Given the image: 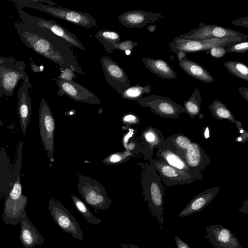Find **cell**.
Here are the masks:
<instances>
[{
	"label": "cell",
	"instance_id": "6da1fadb",
	"mask_svg": "<svg viewBox=\"0 0 248 248\" xmlns=\"http://www.w3.org/2000/svg\"><path fill=\"white\" fill-rule=\"evenodd\" d=\"M141 178L142 195L147 202L149 213L152 218L156 220L159 227L163 229L165 190L161 179L154 167L148 163L143 165Z\"/></svg>",
	"mask_w": 248,
	"mask_h": 248
},
{
	"label": "cell",
	"instance_id": "7a4b0ae2",
	"mask_svg": "<svg viewBox=\"0 0 248 248\" xmlns=\"http://www.w3.org/2000/svg\"><path fill=\"white\" fill-rule=\"evenodd\" d=\"M23 142L20 141L17 147V157L14 165L17 178L8 195L4 199L2 219L6 224L16 226L20 223L26 212L27 197L22 193L21 168Z\"/></svg>",
	"mask_w": 248,
	"mask_h": 248
},
{
	"label": "cell",
	"instance_id": "3957f363",
	"mask_svg": "<svg viewBox=\"0 0 248 248\" xmlns=\"http://www.w3.org/2000/svg\"><path fill=\"white\" fill-rule=\"evenodd\" d=\"M78 188L86 203L95 210H106L111 204L105 187L96 180L79 175Z\"/></svg>",
	"mask_w": 248,
	"mask_h": 248
},
{
	"label": "cell",
	"instance_id": "277c9868",
	"mask_svg": "<svg viewBox=\"0 0 248 248\" xmlns=\"http://www.w3.org/2000/svg\"><path fill=\"white\" fill-rule=\"evenodd\" d=\"M199 27L176 37L178 38L204 40L211 38L235 39L239 41H248V36L243 33L226 27L204 24L200 22Z\"/></svg>",
	"mask_w": 248,
	"mask_h": 248
},
{
	"label": "cell",
	"instance_id": "5b68a950",
	"mask_svg": "<svg viewBox=\"0 0 248 248\" xmlns=\"http://www.w3.org/2000/svg\"><path fill=\"white\" fill-rule=\"evenodd\" d=\"M48 207L53 220L63 232L70 233L75 239L83 240V232L79 224L60 202L52 198L49 201Z\"/></svg>",
	"mask_w": 248,
	"mask_h": 248
},
{
	"label": "cell",
	"instance_id": "8992f818",
	"mask_svg": "<svg viewBox=\"0 0 248 248\" xmlns=\"http://www.w3.org/2000/svg\"><path fill=\"white\" fill-rule=\"evenodd\" d=\"M136 101L142 107L149 108L155 114L165 118L178 119L181 114L185 112L183 106L160 95L141 96Z\"/></svg>",
	"mask_w": 248,
	"mask_h": 248
},
{
	"label": "cell",
	"instance_id": "52a82bcc",
	"mask_svg": "<svg viewBox=\"0 0 248 248\" xmlns=\"http://www.w3.org/2000/svg\"><path fill=\"white\" fill-rule=\"evenodd\" d=\"M39 124L42 144L50 161L52 162L54 160L55 122L51 109L44 99L42 100L40 105Z\"/></svg>",
	"mask_w": 248,
	"mask_h": 248
},
{
	"label": "cell",
	"instance_id": "ba28073f",
	"mask_svg": "<svg viewBox=\"0 0 248 248\" xmlns=\"http://www.w3.org/2000/svg\"><path fill=\"white\" fill-rule=\"evenodd\" d=\"M241 42L235 39L211 38L192 40L174 38L170 42L169 47L175 53L182 51L186 53L209 50L215 46H222L232 42Z\"/></svg>",
	"mask_w": 248,
	"mask_h": 248
},
{
	"label": "cell",
	"instance_id": "9c48e42d",
	"mask_svg": "<svg viewBox=\"0 0 248 248\" xmlns=\"http://www.w3.org/2000/svg\"><path fill=\"white\" fill-rule=\"evenodd\" d=\"M105 78L109 85L121 94L131 87L130 80L123 68L108 56L100 60Z\"/></svg>",
	"mask_w": 248,
	"mask_h": 248
},
{
	"label": "cell",
	"instance_id": "30bf717a",
	"mask_svg": "<svg viewBox=\"0 0 248 248\" xmlns=\"http://www.w3.org/2000/svg\"><path fill=\"white\" fill-rule=\"evenodd\" d=\"M150 164L167 186L187 184L198 180L189 173L177 169L159 158H155Z\"/></svg>",
	"mask_w": 248,
	"mask_h": 248
},
{
	"label": "cell",
	"instance_id": "8fae6325",
	"mask_svg": "<svg viewBox=\"0 0 248 248\" xmlns=\"http://www.w3.org/2000/svg\"><path fill=\"white\" fill-rule=\"evenodd\" d=\"M56 80L59 88L58 92L59 96L65 94L75 101L91 104L101 103L100 100L92 92L73 80L62 79L58 76Z\"/></svg>",
	"mask_w": 248,
	"mask_h": 248
},
{
	"label": "cell",
	"instance_id": "7c38bea8",
	"mask_svg": "<svg viewBox=\"0 0 248 248\" xmlns=\"http://www.w3.org/2000/svg\"><path fill=\"white\" fill-rule=\"evenodd\" d=\"M43 10L57 17L82 27L91 29L97 26L95 19L89 14L62 7L42 5Z\"/></svg>",
	"mask_w": 248,
	"mask_h": 248
},
{
	"label": "cell",
	"instance_id": "4fadbf2b",
	"mask_svg": "<svg viewBox=\"0 0 248 248\" xmlns=\"http://www.w3.org/2000/svg\"><path fill=\"white\" fill-rule=\"evenodd\" d=\"M205 229V237L215 248H243L237 237L223 226L212 225Z\"/></svg>",
	"mask_w": 248,
	"mask_h": 248
},
{
	"label": "cell",
	"instance_id": "5bb4252c",
	"mask_svg": "<svg viewBox=\"0 0 248 248\" xmlns=\"http://www.w3.org/2000/svg\"><path fill=\"white\" fill-rule=\"evenodd\" d=\"M175 151L176 149L172 142L168 137L166 138L165 145L157 149L155 155L157 158L163 160L170 166L189 173L196 177L198 180H202V174L191 169Z\"/></svg>",
	"mask_w": 248,
	"mask_h": 248
},
{
	"label": "cell",
	"instance_id": "9a60e30c",
	"mask_svg": "<svg viewBox=\"0 0 248 248\" xmlns=\"http://www.w3.org/2000/svg\"><path fill=\"white\" fill-rule=\"evenodd\" d=\"M163 18L160 13H153L143 10H132L119 16V22L129 29H140L149 23H152Z\"/></svg>",
	"mask_w": 248,
	"mask_h": 248
},
{
	"label": "cell",
	"instance_id": "2e32d148",
	"mask_svg": "<svg viewBox=\"0 0 248 248\" xmlns=\"http://www.w3.org/2000/svg\"><path fill=\"white\" fill-rule=\"evenodd\" d=\"M15 166L3 147L0 148V199H5L16 180Z\"/></svg>",
	"mask_w": 248,
	"mask_h": 248
},
{
	"label": "cell",
	"instance_id": "e0dca14e",
	"mask_svg": "<svg viewBox=\"0 0 248 248\" xmlns=\"http://www.w3.org/2000/svg\"><path fill=\"white\" fill-rule=\"evenodd\" d=\"M182 158L191 169L202 173L210 165L211 162L200 144L194 141L185 152Z\"/></svg>",
	"mask_w": 248,
	"mask_h": 248
},
{
	"label": "cell",
	"instance_id": "ac0fdd59",
	"mask_svg": "<svg viewBox=\"0 0 248 248\" xmlns=\"http://www.w3.org/2000/svg\"><path fill=\"white\" fill-rule=\"evenodd\" d=\"M142 151L144 158L152 161L154 150L162 147L166 143V138L162 132L156 128L148 126L142 133Z\"/></svg>",
	"mask_w": 248,
	"mask_h": 248
},
{
	"label": "cell",
	"instance_id": "d6986e66",
	"mask_svg": "<svg viewBox=\"0 0 248 248\" xmlns=\"http://www.w3.org/2000/svg\"><path fill=\"white\" fill-rule=\"evenodd\" d=\"M220 189L216 186L208 188L194 197L179 214V217H186L194 213L201 212L206 207Z\"/></svg>",
	"mask_w": 248,
	"mask_h": 248
},
{
	"label": "cell",
	"instance_id": "ffe728a7",
	"mask_svg": "<svg viewBox=\"0 0 248 248\" xmlns=\"http://www.w3.org/2000/svg\"><path fill=\"white\" fill-rule=\"evenodd\" d=\"M19 238L25 248H33L36 245L41 246L45 239L40 232L29 220L26 212L20 222Z\"/></svg>",
	"mask_w": 248,
	"mask_h": 248
},
{
	"label": "cell",
	"instance_id": "44dd1931",
	"mask_svg": "<svg viewBox=\"0 0 248 248\" xmlns=\"http://www.w3.org/2000/svg\"><path fill=\"white\" fill-rule=\"evenodd\" d=\"M38 25L40 27L47 29L54 34L64 39L72 46L82 50H85L81 42L75 35L54 20L40 19L38 20Z\"/></svg>",
	"mask_w": 248,
	"mask_h": 248
},
{
	"label": "cell",
	"instance_id": "7402d4cb",
	"mask_svg": "<svg viewBox=\"0 0 248 248\" xmlns=\"http://www.w3.org/2000/svg\"><path fill=\"white\" fill-rule=\"evenodd\" d=\"M142 61L147 69L159 78L166 79L177 78L173 69L163 60L143 58Z\"/></svg>",
	"mask_w": 248,
	"mask_h": 248
},
{
	"label": "cell",
	"instance_id": "603a6c76",
	"mask_svg": "<svg viewBox=\"0 0 248 248\" xmlns=\"http://www.w3.org/2000/svg\"><path fill=\"white\" fill-rule=\"evenodd\" d=\"M180 67L191 77L206 83H213L214 79L202 65L187 57L178 62Z\"/></svg>",
	"mask_w": 248,
	"mask_h": 248
},
{
	"label": "cell",
	"instance_id": "cb8c5ba5",
	"mask_svg": "<svg viewBox=\"0 0 248 248\" xmlns=\"http://www.w3.org/2000/svg\"><path fill=\"white\" fill-rule=\"evenodd\" d=\"M208 108L212 116L216 120H227L234 123L236 126L242 124L235 119L226 106L219 100H214L209 105Z\"/></svg>",
	"mask_w": 248,
	"mask_h": 248
},
{
	"label": "cell",
	"instance_id": "d4e9b609",
	"mask_svg": "<svg viewBox=\"0 0 248 248\" xmlns=\"http://www.w3.org/2000/svg\"><path fill=\"white\" fill-rule=\"evenodd\" d=\"M18 114L19 124L23 134L25 135L31 115V106L27 96L23 93L18 102Z\"/></svg>",
	"mask_w": 248,
	"mask_h": 248
},
{
	"label": "cell",
	"instance_id": "484cf974",
	"mask_svg": "<svg viewBox=\"0 0 248 248\" xmlns=\"http://www.w3.org/2000/svg\"><path fill=\"white\" fill-rule=\"evenodd\" d=\"M95 37L103 45L105 51L109 53L113 51V45L121 42L120 34L108 29L99 30L96 32Z\"/></svg>",
	"mask_w": 248,
	"mask_h": 248
},
{
	"label": "cell",
	"instance_id": "4316f807",
	"mask_svg": "<svg viewBox=\"0 0 248 248\" xmlns=\"http://www.w3.org/2000/svg\"><path fill=\"white\" fill-rule=\"evenodd\" d=\"M202 101L200 92L198 88H196L189 98L183 103L185 113L192 118L199 115L201 111Z\"/></svg>",
	"mask_w": 248,
	"mask_h": 248
},
{
	"label": "cell",
	"instance_id": "83f0119b",
	"mask_svg": "<svg viewBox=\"0 0 248 248\" xmlns=\"http://www.w3.org/2000/svg\"><path fill=\"white\" fill-rule=\"evenodd\" d=\"M71 198L76 209L89 224L95 225L100 223L101 219L97 218L91 212L82 201L75 195H71Z\"/></svg>",
	"mask_w": 248,
	"mask_h": 248
},
{
	"label": "cell",
	"instance_id": "f1b7e54d",
	"mask_svg": "<svg viewBox=\"0 0 248 248\" xmlns=\"http://www.w3.org/2000/svg\"><path fill=\"white\" fill-rule=\"evenodd\" d=\"M227 70L235 77L248 81V68L244 63L237 61H227L224 63Z\"/></svg>",
	"mask_w": 248,
	"mask_h": 248
},
{
	"label": "cell",
	"instance_id": "f546056e",
	"mask_svg": "<svg viewBox=\"0 0 248 248\" xmlns=\"http://www.w3.org/2000/svg\"><path fill=\"white\" fill-rule=\"evenodd\" d=\"M151 91V86L150 85H137L126 89L121 94V97L124 99L136 101L144 94L150 93Z\"/></svg>",
	"mask_w": 248,
	"mask_h": 248
},
{
	"label": "cell",
	"instance_id": "4dcf8cb0",
	"mask_svg": "<svg viewBox=\"0 0 248 248\" xmlns=\"http://www.w3.org/2000/svg\"><path fill=\"white\" fill-rule=\"evenodd\" d=\"M168 138L172 142L176 149L175 152L181 157L193 142L188 137L182 133L174 134Z\"/></svg>",
	"mask_w": 248,
	"mask_h": 248
},
{
	"label": "cell",
	"instance_id": "1f68e13d",
	"mask_svg": "<svg viewBox=\"0 0 248 248\" xmlns=\"http://www.w3.org/2000/svg\"><path fill=\"white\" fill-rule=\"evenodd\" d=\"M131 155L130 153H116L107 157L102 161L107 165L122 163L127 160Z\"/></svg>",
	"mask_w": 248,
	"mask_h": 248
},
{
	"label": "cell",
	"instance_id": "d6a6232c",
	"mask_svg": "<svg viewBox=\"0 0 248 248\" xmlns=\"http://www.w3.org/2000/svg\"><path fill=\"white\" fill-rule=\"evenodd\" d=\"M228 45H229L225 47L226 53L233 52L244 54L248 51V41L232 42L229 43Z\"/></svg>",
	"mask_w": 248,
	"mask_h": 248
},
{
	"label": "cell",
	"instance_id": "836d02e7",
	"mask_svg": "<svg viewBox=\"0 0 248 248\" xmlns=\"http://www.w3.org/2000/svg\"><path fill=\"white\" fill-rule=\"evenodd\" d=\"M18 78L16 73L8 72L4 75L2 79V84L5 89L11 91L15 87Z\"/></svg>",
	"mask_w": 248,
	"mask_h": 248
},
{
	"label": "cell",
	"instance_id": "e575fe53",
	"mask_svg": "<svg viewBox=\"0 0 248 248\" xmlns=\"http://www.w3.org/2000/svg\"><path fill=\"white\" fill-rule=\"evenodd\" d=\"M138 42H133L130 39L123 41L119 44L112 46L113 50L118 49L123 51H131L137 46Z\"/></svg>",
	"mask_w": 248,
	"mask_h": 248
},
{
	"label": "cell",
	"instance_id": "d590c367",
	"mask_svg": "<svg viewBox=\"0 0 248 248\" xmlns=\"http://www.w3.org/2000/svg\"><path fill=\"white\" fill-rule=\"evenodd\" d=\"M209 51L210 55L216 58H222L226 53L225 48L223 46L212 47Z\"/></svg>",
	"mask_w": 248,
	"mask_h": 248
},
{
	"label": "cell",
	"instance_id": "8d00e7d4",
	"mask_svg": "<svg viewBox=\"0 0 248 248\" xmlns=\"http://www.w3.org/2000/svg\"><path fill=\"white\" fill-rule=\"evenodd\" d=\"M236 127L240 134V136L236 138V141L241 143L246 142L248 139V133L246 130L243 129L242 124L236 126Z\"/></svg>",
	"mask_w": 248,
	"mask_h": 248
},
{
	"label": "cell",
	"instance_id": "74e56055",
	"mask_svg": "<svg viewBox=\"0 0 248 248\" xmlns=\"http://www.w3.org/2000/svg\"><path fill=\"white\" fill-rule=\"evenodd\" d=\"M124 123L130 124H138L140 123V119L139 117L133 113H128L125 114L123 118Z\"/></svg>",
	"mask_w": 248,
	"mask_h": 248
},
{
	"label": "cell",
	"instance_id": "f35d334b",
	"mask_svg": "<svg viewBox=\"0 0 248 248\" xmlns=\"http://www.w3.org/2000/svg\"><path fill=\"white\" fill-rule=\"evenodd\" d=\"M62 72V73L58 76L62 79L71 81L76 77L75 73L70 69H65Z\"/></svg>",
	"mask_w": 248,
	"mask_h": 248
},
{
	"label": "cell",
	"instance_id": "ab89813d",
	"mask_svg": "<svg viewBox=\"0 0 248 248\" xmlns=\"http://www.w3.org/2000/svg\"><path fill=\"white\" fill-rule=\"evenodd\" d=\"M232 24L247 28L248 27V16H245L231 21Z\"/></svg>",
	"mask_w": 248,
	"mask_h": 248
},
{
	"label": "cell",
	"instance_id": "60d3db41",
	"mask_svg": "<svg viewBox=\"0 0 248 248\" xmlns=\"http://www.w3.org/2000/svg\"><path fill=\"white\" fill-rule=\"evenodd\" d=\"M174 240L177 248H190L186 243L181 240L178 236H175Z\"/></svg>",
	"mask_w": 248,
	"mask_h": 248
},
{
	"label": "cell",
	"instance_id": "b9f144b4",
	"mask_svg": "<svg viewBox=\"0 0 248 248\" xmlns=\"http://www.w3.org/2000/svg\"><path fill=\"white\" fill-rule=\"evenodd\" d=\"M240 93L244 99L248 102V88L245 87H241L238 88Z\"/></svg>",
	"mask_w": 248,
	"mask_h": 248
},
{
	"label": "cell",
	"instance_id": "7bdbcfd3",
	"mask_svg": "<svg viewBox=\"0 0 248 248\" xmlns=\"http://www.w3.org/2000/svg\"><path fill=\"white\" fill-rule=\"evenodd\" d=\"M239 211L248 214V199L246 200V201L243 203V205L239 209Z\"/></svg>",
	"mask_w": 248,
	"mask_h": 248
},
{
	"label": "cell",
	"instance_id": "ee69618b",
	"mask_svg": "<svg viewBox=\"0 0 248 248\" xmlns=\"http://www.w3.org/2000/svg\"><path fill=\"white\" fill-rule=\"evenodd\" d=\"M120 248H140L134 244L122 243L120 245Z\"/></svg>",
	"mask_w": 248,
	"mask_h": 248
},
{
	"label": "cell",
	"instance_id": "f6af8a7d",
	"mask_svg": "<svg viewBox=\"0 0 248 248\" xmlns=\"http://www.w3.org/2000/svg\"><path fill=\"white\" fill-rule=\"evenodd\" d=\"M186 53L184 52H182V51L178 52L177 53V58L178 59V61L181 62L182 60H183L185 58H186Z\"/></svg>",
	"mask_w": 248,
	"mask_h": 248
},
{
	"label": "cell",
	"instance_id": "bcb514c9",
	"mask_svg": "<svg viewBox=\"0 0 248 248\" xmlns=\"http://www.w3.org/2000/svg\"><path fill=\"white\" fill-rule=\"evenodd\" d=\"M156 27L157 26L156 25H150L148 26L146 28L149 32H152L155 31Z\"/></svg>",
	"mask_w": 248,
	"mask_h": 248
},
{
	"label": "cell",
	"instance_id": "7dc6e473",
	"mask_svg": "<svg viewBox=\"0 0 248 248\" xmlns=\"http://www.w3.org/2000/svg\"><path fill=\"white\" fill-rule=\"evenodd\" d=\"M3 124V122L0 120V126L2 125Z\"/></svg>",
	"mask_w": 248,
	"mask_h": 248
}]
</instances>
